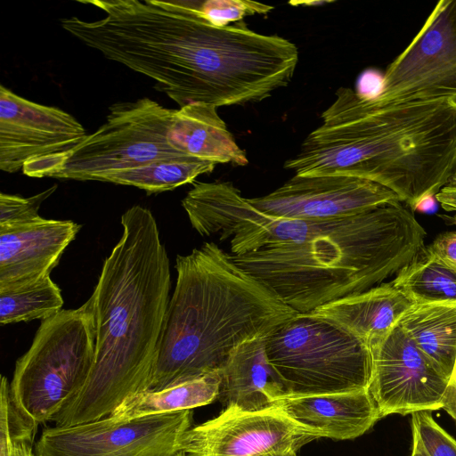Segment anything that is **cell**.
Returning <instances> with one entry per match:
<instances>
[{"instance_id":"1","label":"cell","mask_w":456,"mask_h":456,"mask_svg":"<svg viewBox=\"0 0 456 456\" xmlns=\"http://www.w3.org/2000/svg\"><path fill=\"white\" fill-rule=\"evenodd\" d=\"M321 118L284 164L295 175L369 180L411 209L456 175L455 99L380 104L340 87Z\"/></svg>"},{"instance_id":"2","label":"cell","mask_w":456,"mask_h":456,"mask_svg":"<svg viewBox=\"0 0 456 456\" xmlns=\"http://www.w3.org/2000/svg\"><path fill=\"white\" fill-rule=\"evenodd\" d=\"M121 224L90 297L94 364L81 391L53 419L57 427L109 417L126 398L149 389L170 299L169 258L150 209L131 207Z\"/></svg>"},{"instance_id":"3","label":"cell","mask_w":456,"mask_h":456,"mask_svg":"<svg viewBox=\"0 0 456 456\" xmlns=\"http://www.w3.org/2000/svg\"><path fill=\"white\" fill-rule=\"evenodd\" d=\"M175 267L148 390L221 370L237 346L269 336L298 314L215 242L177 256Z\"/></svg>"},{"instance_id":"4","label":"cell","mask_w":456,"mask_h":456,"mask_svg":"<svg viewBox=\"0 0 456 456\" xmlns=\"http://www.w3.org/2000/svg\"><path fill=\"white\" fill-rule=\"evenodd\" d=\"M426 232L402 202L338 219L306 241L232 255L298 314L362 292L396 274L424 248Z\"/></svg>"},{"instance_id":"5","label":"cell","mask_w":456,"mask_h":456,"mask_svg":"<svg viewBox=\"0 0 456 456\" xmlns=\"http://www.w3.org/2000/svg\"><path fill=\"white\" fill-rule=\"evenodd\" d=\"M96 330L91 298L76 309L42 321L29 349L15 364L11 406L36 431L77 395L95 359Z\"/></svg>"},{"instance_id":"6","label":"cell","mask_w":456,"mask_h":456,"mask_svg":"<svg viewBox=\"0 0 456 456\" xmlns=\"http://www.w3.org/2000/svg\"><path fill=\"white\" fill-rule=\"evenodd\" d=\"M175 112L149 98L117 102L110 107L106 122L79 144L31 159L22 171L37 178L98 181L110 173L188 156L169 140Z\"/></svg>"},{"instance_id":"7","label":"cell","mask_w":456,"mask_h":456,"mask_svg":"<svg viewBox=\"0 0 456 456\" xmlns=\"http://www.w3.org/2000/svg\"><path fill=\"white\" fill-rule=\"evenodd\" d=\"M287 396L369 390L372 354L358 338L313 313L297 314L265 340Z\"/></svg>"},{"instance_id":"8","label":"cell","mask_w":456,"mask_h":456,"mask_svg":"<svg viewBox=\"0 0 456 456\" xmlns=\"http://www.w3.org/2000/svg\"><path fill=\"white\" fill-rule=\"evenodd\" d=\"M191 410L129 419L106 417L43 430L37 456H173L191 427Z\"/></svg>"},{"instance_id":"9","label":"cell","mask_w":456,"mask_h":456,"mask_svg":"<svg viewBox=\"0 0 456 456\" xmlns=\"http://www.w3.org/2000/svg\"><path fill=\"white\" fill-rule=\"evenodd\" d=\"M456 100V0H441L387 66L371 99L380 104Z\"/></svg>"},{"instance_id":"10","label":"cell","mask_w":456,"mask_h":456,"mask_svg":"<svg viewBox=\"0 0 456 456\" xmlns=\"http://www.w3.org/2000/svg\"><path fill=\"white\" fill-rule=\"evenodd\" d=\"M323 437L294 421L275 407L246 411L226 407L217 417L191 427L179 441L187 456H260L298 451Z\"/></svg>"},{"instance_id":"11","label":"cell","mask_w":456,"mask_h":456,"mask_svg":"<svg viewBox=\"0 0 456 456\" xmlns=\"http://www.w3.org/2000/svg\"><path fill=\"white\" fill-rule=\"evenodd\" d=\"M248 200L272 216L313 221L343 219L402 202L394 191L369 180L300 175H295L269 194Z\"/></svg>"},{"instance_id":"12","label":"cell","mask_w":456,"mask_h":456,"mask_svg":"<svg viewBox=\"0 0 456 456\" xmlns=\"http://www.w3.org/2000/svg\"><path fill=\"white\" fill-rule=\"evenodd\" d=\"M371 354L369 392L381 418L443 408L448 380L399 326Z\"/></svg>"},{"instance_id":"13","label":"cell","mask_w":456,"mask_h":456,"mask_svg":"<svg viewBox=\"0 0 456 456\" xmlns=\"http://www.w3.org/2000/svg\"><path fill=\"white\" fill-rule=\"evenodd\" d=\"M86 130L63 110L25 99L0 86V169L16 173L26 162L69 151Z\"/></svg>"},{"instance_id":"14","label":"cell","mask_w":456,"mask_h":456,"mask_svg":"<svg viewBox=\"0 0 456 456\" xmlns=\"http://www.w3.org/2000/svg\"><path fill=\"white\" fill-rule=\"evenodd\" d=\"M80 225L42 216L0 228V288L49 275Z\"/></svg>"},{"instance_id":"15","label":"cell","mask_w":456,"mask_h":456,"mask_svg":"<svg viewBox=\"0 0 456 456\" xmlns=\"http://www.w3.org/2000/svg\"><path fill=\"white\" fill-rule=\"evenodd\" d=\"M273 407L323 437L337 440L361 436L381 419L369 390L285 396Z\"/></svg>"},{"instance_id":"16","label":"cell","mask_w":456,"mask_h":456,"mask_svg":"<svg viewBox=\"0 0 456 456\" xmlns=\"http://www.w3.org/2000/svg\"><path fill=\"white\" fill-rule=\"evenodd\" d=\"M413 304L391 281L330 302L312 313L355 336L372 353Z\"/></svg>"},{"instance_id":"17","label":"cell","mask_w":456,"mask_h":456,"mask_svg":"<svg viewBox=\"0 0 456 456\" xmlns=\"http://www.w3.org/2000/svg\"><path fill=\"white\" fill-rule=\"evenodd\" d=\"M265 338L247 341L237 346L221 370L219 397L226 407L246 411L272 408L287 396L285 387L272 364Z\"/></svg>"},{"instance_id":"18","label":"cell","mask_w":456,"mask_h":456,"mask_svg":"<svg viewBox=\"0 0 456 456\" xmlns=\"http://www.w3.org/2000/svg\"><path fill=\"white\" fill-rule=\"evenodd\" d=\"M214 105L193 102L175 110L169 126L172 146L182 153L219 163L246 166V153L236 143Z\"/></svg>"},{"instance_id":"19","label":"cell","mask_w":456,"mask_h":456,"mask_svg":"<svg viewBox=\"0 0 456 456\" xmlns=\"http://www.w3.org/2000/svg\"><path fill=\"white\" fill-rule=\"evenodd\" d=\"M398 326L449 381L456 360V303L413 304Z\"/></svg>"},{"instance_id":"20","label":"cell","mask_w":456,"mask_h":456,"mask_svg":"<svg viewBox=\"0 0 456 456\" xmlns=\"http://www.w3.org/2000/svg\"><path fill=\"white\" fill-rule=\"evenodd\" d=\"M221 383V370H218L160 390L134 394L126 398L110 417L129 419L204 406L219 397Z\"/></svg>"},{"instance_id":"21","label":"cell","mask_w":456,"mask_h":456,"mask_svg":"<svg viewBox=\"0 0 456 456\" xmlns=\"http://www.w3.org/2000/svg\"><path fill=\"white\" fill-rule=\"evenodd\" d=\"M216 165L210 160L183 156L110 173L98 181L137 187L149 194L159 193L192 183L199 175L211 173Z\"/></svg>"},{"instance_id":"22","label":"cell","mask_w":456,"mask_h":456,"mask_svg":"<svg viewBox=\"0 0 456 456\" xmlns=\"http://www.w3.org/2000/svg\"><path fill=\"white\" fill-rule=\"evenodd\" d=\"M392 282L414 304L456 303V272L425 247L396 273Z\"/></svg>"},{"instance_id":"23","label":"cell","mask_w":456,"mask_h":456,"mask_svg":"<svg viewBox=\"0 0 456 456\" xmlns=\"http://www.w3.org/2000/svg\"><path fill=\"white\" fill-rule=\"evenodd\" d=\"M60 288L49 275L0 288V323L47 320L62 310Z\"/></svg>"},{"instance_id":"24","label":"cell","mask_w":456,"mask_h":456,"mask_svg":"<svg viewBox=\"0 0 456 456\" xmlns=\"http://www.w3.org/2000/svg\"><path fill=\"white\" fill-rule=\"evenodd\" d=\"M183 3L216 26H228L232 21H241L246 16L265 14L273 9L248 0H208L188 1Z\"/></svg>"},{"instance_id":"25","label":"cell","mask_w":456,"mask_h":456,"mask_svg":"<svg viewBox=\"0 0 456 456\" xmlns=\"http://www.w3.org/2000/svg\"><path fill=\"white\" fill-rule=\"evenodd\" d=\"M57 189L54 184L34 196L24 198L1 192L0 194V228L15 226L31 222L40 216L38 209L48 197Z\"/></svg>"},{"instance_id":"26","label":"cell","mask_w":456,"mask_h":456,"mask_svg":"<svg viewBox=\"0 0 456 456\" xmlns=\"http://www.w3.org/2000/svg\"><path fill=\"white\" fill-rule=\"evenodd\" d=\"M411 426L418 431L429 456H456V440L437 424L432 411L413 412Z\"/></svg>"},{"instance_id":"27","label":"cell","mask_w":456,"mask_h":456,"mask_svg":"<svg viewBox=\"0 0 456 456\" xmlns=\"http://www.w3.org/2000/svg\"><path fill=\"white\" fill-rule=\"evenodd\" d=\"M427 248L441 263L456 272V231L439 234Z\"/></svg>"},{"instance_id":"28","label":"cell","mask_w":456,"mask_h":456,"mask_svg":"<svg viewBox=\"0 0 456 456\" xmlns=\"http://www.w3.org/2000/svg\"><path fill=\"white\" fill-rule=\"evenodd\" d=\"M11 434L12 450L10 456H37L32 450L35 433L11 427Z\"/></svg>"},{"instance_id":"29","label":"cell","mask_w":456,"mask_h":456,"mask_svg":"<svg viewBox=\"0 0 456 456\" xmlns=\"http://www.w3.org/2000/svg\"><path fill=\"white\" fill-rule=\"evenodd\" d=\"M455 421L456 424V360L452 373L449 379L446 390L443 397V408Z\"/></svg>"},{"instance_id":"30","label":"cell","mask_w":456,"mask_h":456,"mask_svg":"<svg viewBox=\"0 0 456 456\" xmlns=\"http://www.w3.org/2000/svg\"><path fill=\"white\" fill-rule=\"evenodd\" d=\"M435 198L444 210L456 212V177L444 185Z\"/></svg>"},{"instance_id":"31","label":"cell","mask_w":456,"mask_h":456,"mask_svg":"<svg viewBox=\"0 0 456 456\" xmlns=\"http://www.w3.org/2000/svg\"><path fill=\"white\" fill-rule=\"evenodd\" d=\"M412 443L410 456H429L426 452L418 431L411 426Z\"/></svg>"},{"instance_id":"32","label":"cell","mask_w":456,"mask_h":456,"mask_svg":"<svg viewBox=\"0 0 456 456\" xmlns=\"http://www.w3.org/2000/svg\"><path fill=\"white\" fill-rule=\"evenodd\" d=\"M260 456H297V451L291 450V451H284V452H274L263 454Z\"/></svg>"},{"instance_id":"33","label":"cell","mask_w":456,"mask_h":456,"mask_svg":"<svg viewBox=\"0 0 456 456\" xmlns=\"http://www.w3.org/2000/svg\"><path fill=\"white\" fill-rule=\"evenodd\" d=\"M173 456H187V455L184 452H178L177 453H175Z\"/></svg>"},{"instance_id":"34","label":"cell","mask_w":456,"mask_h":456,"mask_svg":"<svg viewBox=\"0 0 456 456\" xmlns=\"http://www.w3.org/2000/svg\"><path fill=\"white\" fill-rule=\"evenodd\" d=\"M454 177H456V175H455V176H454Z\"/></svg>"}]
</instances>
